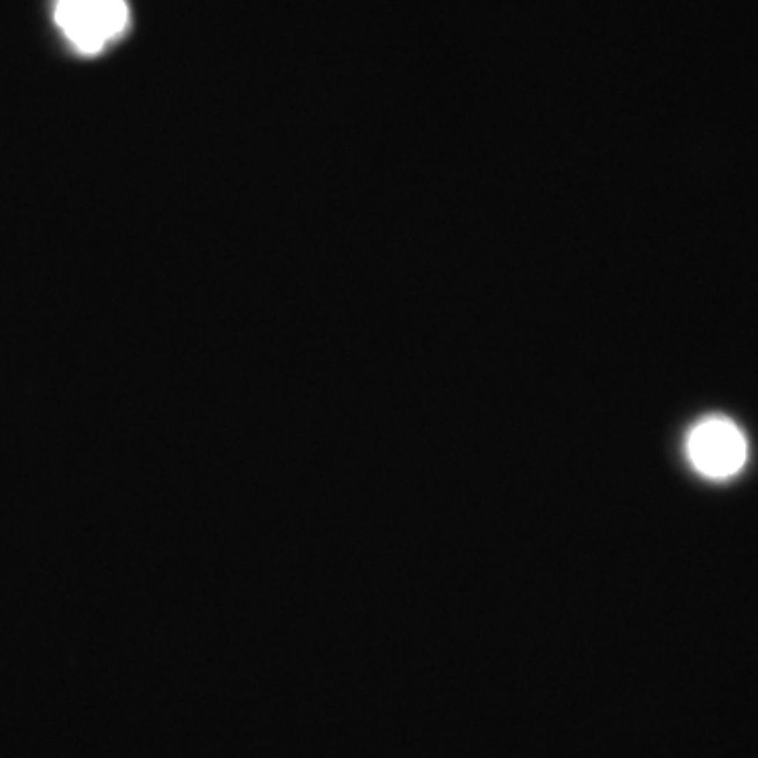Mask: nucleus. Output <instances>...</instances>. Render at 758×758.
Instances as JSON below:
<instances>
[{
  "mask_svg": "<svg viewBox=\"0 0 758 758\" xmlns=\"http://www.w3.org/2000/svg\"><path fill=\"white\" fill-rule=\"evenodd\" d=\"M55 22L80 53H99L129 26L124 0H57Z\"/></svg>",
  "mask_w": 758,
  "mask_h": 758,
  "instance_id": "f257e3e1",
  "label": "nucleus"
},
{
  "mask_svg": "<svg viewBox=\"0 0 758 758\" xmlns=\"http://www.w3.org/2000/svg\"><path fill=\"white\" fill-rule=\"evenodd\" d=\"M687 453L701 474L724 478L745 463L748 445L741 430L731 419L708 417L691 430Z\"/></svg>",
  "mask_w": 758,
  "mask_h": 758,
  "instance_id": "f03ea898",
  "label": "nucleus"
}]
</instances>
